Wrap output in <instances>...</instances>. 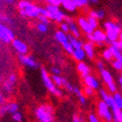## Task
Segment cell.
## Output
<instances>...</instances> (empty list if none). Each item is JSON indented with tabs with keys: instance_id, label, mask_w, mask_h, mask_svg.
I'll return each mask as SVG.
<instances>
[{
	"instance_id": "1",
	"label": "cell",
	"mask_w": 122,
	"mask_h": 122,
	"mask_svg": "<svg viewBox=\"0 0 122 122\" xmlns=\"http://www.w3.org/2000/svg\"><path fill=\"white\" fill-rule=\"evenodd\" d=\"M19 7V13L22 17H29V18H38L40 15V7L35 5L27 0H21L18 3Z\"/></svg>"
},
{
	"instance_id": "2",
	"label": "cell",
	"mask_w": 122,
	"mask_h": 122,
	"mask_svg": "<svg viewBox=\"0 0 122 122\" xmlns=\"http://www.w3.org/2000/svg\"><path fill=\"white\" fill-rule=\"evenodd\" d=\"M35 116L39 122H55L54 110L51 105L43 104L35 109Z\"/></svg>"
},
{
	"instance_id": "3",
	"label": "cell",
	"mask_w": 122,
	"mask_h": 122,
	"mask_svg": "<svg viewBox=\"0 0 122 122\" xmlns=\"http://www.w3.org/2000/svg\"><path fill=\"white\" fill-rule=\"evenodd\" d=\"M41 77H42V81L46 86V88L50 91L52 94H54L55 96H58V97H61L63 95V91L60 89V87H57L56 85H55L52 77L50 76L49 72L47 71V70L45 68L41 69Z\"/></svg>"
},
{
	"instance_id": "4",
	"label": "cell",
	"mask_w": 122,
	"mask_h": 122,
	"mask_svg": "<svg viewBox=\"0 0 122 122\" xmlns=\"http://www.w3.org/2000/svg\"><path fill=\"white\" fill-rule=\"evenodd\" d=\"M97 114H98L100 119L104 120L105 122H112V120H113V115H112L111 109L102 100L97 103Z\"/></svg>"
},
{
	"instance_id": "5",
	"label": "cell",
	"mask_w": 122,
	"mask_h": 122,
	"mask_svg": "<svg viewBox=\"0 0 122 122\" xmlns=\"http://www.w3.org/2000/svg\"><path fill=\"white\" fill-rule=\"evenodd\" d=\"M99 71H100V76H101L102 81H104L106 83V85H107L108 90L110 91L112 94L114 92H116V91H117V87H116V84L114 83L113 77H112L110 72H109L107 70H105V69H103V70H101Z\"/></svg>"
},
{
	"instance_id": "6",
	"label": "cell",
	"mask_w": 122,
	"mask_h": 122,
	"mask_svg": "<svg viewBox=\"0 0 122 122\" xmlns=\"http://www.w3.org/2000/svg\"><path fill=\"white\" fill-rule=\"evenodd\" d=\"M14 39L15 35L12 32V30H10L3 24H0V41L5 44H9V43H12Z\"/></svg>"
},
{
	"instance_id": "7",
	"label": "cell",
	"mask_w": 122,
	"mask_h": 122,
	"mask_svg": "<svg viewBox=\"0 0 122 122\" xmlns=\"http://www.w3.org/2000/svg\"><path fill=\"white\" fill-rule=\"evenodd\" d=\"M19 61L23 66H25L30 69H36L38 66L36 61L32 57L27 56V55H19Z\"/></svg>"
},
{
	"instance_id": "8",
	"label": "cell",
	"mask_w": 122,
	"mask_h": 122,
	"mask_svg": "<svg viewBox=\"0 0 122 122\" xmlns=\"http://www.w3.org/2000/svg\"><path fill=\"white\" fill-rule=\"evenodd\" d=\"M83 81H84L85 86H88V87L92 88L94 90L99 89V87H100L99 81H97V78L95 76H91V75H88L86 76H84L83 77Z\"/></svg>"
},
{
	"instance_id": "9",
	"label": "cell",
	"mask_w": 122,
	"mask_h": 122,
	"mask_svg": "<svg viewBox=\"0 0 122 122\" xmlns=\"http://www.w3.org/2000/svg\"><path fill=\"white\" fill-rule=\"evenodd\" d=\"M12 45L13 48L16 50V52L19 55H27L28 53V47L24 42H22L21 40L18 39H14L12 41Z\"/></svg>"
},
{
	"instance_id": "10",
	"label": "cell",
	"mask_w": 122,
	"mask_h": 122,
	"mask_svg": "<svg viewBox=\"0 0 122 122\" xmlns=\"http://www.w3.org/2000/svg\"><path fill=\"white\" fill-rule=\"evenodd\" d=\"M16 82H17V76L14 75V74L10 75L8 76V78L3 83V89L7 93H10L11 91L13 90V87H14V85L16 84Z\"/></svg>"
},
{
	"instance_id": "11",
	"label": "cell",
	"mask_w": 122,
	"mask_h": 122,
	"mask_svg": "<svg viewBox=\"0 0 122 122\" xmlns=\"http://www.w3.org/2000/svg\"><path fill=\"white\" fill-rule=\"evenodd\" d=\"M1 107L2 111L4 114L6 113H9V114H13L17 111H19V105H18V103L16 102H8V103H4V104L0 105Z\"/></svg>"
},
{
	"instance_id": "12",
	"label": "cell",
	"mask_w": 122,
	"mask_h": 122,
	"mask_svg": "<svg viewBox=\"0 0 122 122\" xmlns=\"http://www.w3.org/2000/svg\"><path fill=\"white\" fill-rule=\"evenodd\" d=\"M92 37H93V43H95V44L106 42V35L102 30L95 29L92 33Z\"/></svg>"
},
{
	"instance_id": "13",
	"label": "cell",
	"mask_w": 122,
	"mask_h": 122,
	"mask_svg": "<svg viewBox=\"0 0 122 122\" xmlns=\"http://www.w3.org/2000/svg\"><path fill=\"white\" fill-rule=\"evenodd\" d=\"M77 22H78V26H80V28L82 30L83 32H85L87 35L88 34H92L93 33V31L94 30L90 27V25L88 24V22H87V20L85 19V18H78V20H77Z\"/></svg>"
},
{
	"instance_id": "14",
	"label": "cell",
	"mask_w": 122,
	"mask_h": 122,
	"mask_svg": "<svg viewBox=\"0 0 122 122\" xmlns=\"http://www.w3.org/2000/svg\"><path fill=\"white\" fill-rule=\"evenodd\" d=\"M104 29L106 30V31H113V32H116L117 34H120L121 30H122V27L117 23L108 21V22L104 23Z\"/></svg>"
},
{
	"instance_id": "15",
	"label": "cell",
	"mask_w": 122,
	"mask_h": 122,
	"mask_svg": "<svg viewBox=\"0 0 122 122\" xmlns=\"http://www.w3.org/2000/svg\"><path fill=\"white\" fill-rule=\"evenodd\" d=\"M76 69H77V71L80 72V75L82 77L90 75V69H89V66L86 64H85V63H83V62H78V64L76 66Z\"/></svg>"
},
{
	"instance_id": "16",
	"label": "cell",
	"mask_w": 122,
	"mask_h": 122,
	"mask_svg": "<svg viewBox=\"0 0 122 122\" xmlns=\"http://www.w3.org/2000/svg\"><path fill=\"white\" fill-rule=\"evenodd\" d=\"M82 49L85 53V56L88 57L89 59H93L94 58V49H93V44L92 43H85L82 46Z\"/></svg>"
},
{
	"instance_id": "17",
	"label": "cell",
	"mask_w": 122,
	"mask_h": 122,
	"mask_svg": "<svg viewBox=\"0 0 122 122\" xmlns=\"http://www.w3.org/2000/svg\"><path fill=\"white\" fill-rule=\"evenodd\" d=\"M71 56L75 60H76L77 62H82V61L85 59V57H86L82 48L81 49H75L74 52L71 54Z\"/></svg>"
},
{
	"instance_id": "18",
	"label": "cell",
	"mask_w": 122,
	"mask_h": 122,
	"mask_svg": "<svg viewBox=\"0 0 122 122\" xmlns=\"http://www.w3.org/2000/svg\"><path fill=\"white\" fill-rule=\"evenodd\" d=\"M68 39H69V42L71 43V45L72 46L74 49H81L82 46H83V43L76 37H74L72 35H68Z\"/></svg>"
},
{
	"instance_id": "19",
	"label": "cell",
	"mask_w": 122,
	"mask_h": 122,
	"mask_svg": "<svg viewBox=\"0 0 122 122\" xmlns=\"http://www.w3.org/2000/svg\"><path fill=\"white\" fill-rule=\"evenodd\" d=\"M61 5H63V7H64L66 10L70 11V12H74V11H76V8H77L74 0H64Z\"/></svg>"
},
{
	"instance_id": "20",
	"label": "cell",
	"mask_w": 122,
	"mask_h": 122,
	"mask_svg": "<svg viewBox=\"0 0 122 122\" xmlns=\"http://www.w3.org/2000/svg\"><path fill=\"white\" fill-rule=\"evenodd\" d=\"M69 24V28H70V33L71 35H72L74 37L76 38H80L81 37V33H80V30H78V27L76 26V24L74 22V21H71Z\"/></svg>"
},
{
	"instance_id": "21",
	"label": "cell",
	"mask_w": 122,
	"mask_h": 122,
	"mask_svg": "<svg viewBox=\"0 0 122 122\" xmlns=\"http://www.w3.org/2000/svg\"><path fill=\"white\" fill-rule=\"evenodd\" d=\"M112 97H113L115 107L120 109V110H122V94L116 91V92H114L112 94Z\"/></svg>"
},
{
	"instance_id": "22",
	"label": "cell",
	"mask_w": 122,
	"mask_h": 122,
	"mask_svg": "<svg viewBox=\"0 0 122 122\" xmlns=\"http://www.w3.org/2000/svg\"><path fill=\"white\" fill-rule=\"evenodd\" d=\"M55 38H56V40L60 43V44H65V43L69 42V39H68V35H66V33L62 32V31H57L56 34H55Z\"/></svg>"
},
{
	"instance_id": "23",
	"label": "cell",
	"mask_w": 122,
	"mask_h": 122,
	"mask_svg": "<svg viewBox=\"0 0 122 122\" xmlns=\"http://www.w3.org/2000/svg\"><path fill=\"white\" fill-rule=\"evenodd\" d=\"M109 50H110L111 54H112V57L115 59V60H117V61H120V62L122 63V52L119 48H115L113 46H110L108 48Z\"/></svg>"
},
{
	"instance_id": "24",
	"label": "cell",
	"mask_w": 122,
	"mask_h": 122,
	"mask_svg": "<svg viewBox=\"0 0 122 122\" xmlns=\"http://www.w3.org/2000/svg\"><path fill=\"white\" fill-rule=\"evenodd\" d=\"M112 115H113V120L112 122H122V110L114 107L111 109Z\"/></svg>"
},
{
	"instance_id": "25",
	"label": "cell",
	"mask_w": 122,
	"mask_h": 122,
	"mask_svg": "<svg viewBox=\"0 0 122 122\" xmlns=\"http://www.w3.org/2000/svg\"><path fill=\"white\" fill-rule=\"evenodd\" d=\"M105 35H106V42H108V43H112V42H115V41H118L119 34H117L116 32L106 31Z\"/></svg>"
},
{
	"instance_id": "26",
	"label": "cell",
	"mask_w": 122,
	"mask_h": 122,
	"mask_svg": "<svg viewBox=\"0 0 122 122\" xmlns=\"http://www.w3.org/2000/svg\"><path fill=\"white\" fill-rule=\"evenodd\" d=\"M89 16L93 17V18H96L97 20H98V19H103L104 16H105V12L103 11V10H101V9L96 10V11L92 10V11L89 12Z\"/></svg>"
},
{
	"instance_id": "27",
	"label": "cell",
	"mask_w": 122,
	"mask_h": 122,
	"mask_svg": "<svg viewBox=\"0 0 122 122\" xmlns=\"http://www.w3.org/2000/svg\"><path fill=\"white\" fill-rule=\"evenodd\" d=\"M65 14H64V12L63 11H61V10H59L56 14H54L53 15V17H52V19L53 20H55L56 22H58V23H62L63 21H64V19H65Z\"/></svg>"
},
{
	"instance_id": "28",
	"label": "cell",
	"mask_w": 122,
	"mask_h": 122,
	"mask_svg": "<svg viewBox=\"0 0 122 122\" xmlns=\"http://www.w3.org/2000/svg\"><path fill=\"white\" fill-rule=\"evenodd\" d=\"M51 77H52V80H53V82L55 83V85H56L57 87L63 86V78L64 77L60 76H56V75H53Z\"/></svg>"
},
{
	"instance_id": "29",
	"label": "cell",
	"mask_w": 122,
	"mask_h": 122,
	"mask_svg": "<svg viewBox=\"0 0 122 122\" xmlns=\"http://www.w3.org/2000/svg\"><path fill=\"white\" fill-rule=\"evenodd\" d=\"M46 9L50 12V14H51V16L53 17V15L54 14H56L57 12L60 10V8H59V6H57V5H54V4H48V6L46 7ZM52 17H51V19H52Z\"/></svg>"
},
{
	"instance_id": "30",
	"label": "cell",
	"mask_w": 122,
	"mask_h": 122,
	"mask_svg": "<svg viewBox=\"0 0 122 122\" xmlns=\"http://www.w3.org/2000/svg\"><path fill=\"white\" fill-rule=\"evenodd\" d=\"M86 20H87L88 24L90 25V27L92 28L93 30H95V29L97 28V26H98V20H97L96 18H93V17H91V16H88Z\"/></svg>"
},
{
	"instance_id": "31",
	"label": "cell",
	"mask_w": 122,
	"mask_h": 122,
	"mask_svg": "<svg viewBox=\"0 0 122 122\" xmlns=\"http://www.w3.org/2000/svg\"><path fill=\"white\" fill-rule=\"evenodd\" d=\"M87 121L88 122H102L99 116L96 115L95 113H89L87 116Z\"/></svg>"
},
{
	"instance_id": "32",
	"label": "cell",
	"mask_w": 122,
	"mask_h": 122,
	"mask_svg": "<svg viewBox=\"0 0 122 122\" xmlns=\"http://www.w3.org/2000/svg\"><path fill=\"white\" fill-rule=\"evenodd\" d=\"M62 46H63V48H64V50H65L66 53H68V54H70V55H71L72 52H74V50H75V49L72 48V46L71 45L70 42L65 43V44H63Z\"/></svg>"
},
{
	"instance_id": "33",
	"label": "cell",
	"mask_w": 122,
	"mask_h": 122,
	"mask_svg": "<svg viewBox=\"0 0 122 122\" xmlns=\"http://www.w3.org/2000/svg\"><path fill=\"white\" fill-rule=\"evenodd\" d=\"M63 86L69 91V92L72 93V90H74V85H71L66 78H63Z\"/></svg>"
},
{
	"instance_id": "34",
	"label": "cell",
	"mask_w": 122,
	"mask_h": 122,
	"mask_svg": "<svg viewBox=\"0 0 122 122\" xmlns=\"http://www.w3.org/2000/svg\"><path fill=\"white\" fill-rule=\"evenodd\" d=\"M37 29H38V31L41 32V33H46L48 31V24L39 22L38 25H37Z\"/></svg>"
},
{
	"instance_id": "35",
	"label": "cell",
	"mask_w": 122,
	"mask_h": 122,
	"mask_svg": "<svg viewBox=\"0 0 122 122\" xmlns=\"http://www.w3.org/2000/svg\"><path fill=\"white\" fill-rule=\"evenodd\" d=\"M12 119H13L15 122H22L23 115H22V113L20 111H17V112L12 114Z\"/></svg>"
},
{
	"instance_id": "36",
	"label": "cell",
	"mask_w": 122,
	"mask_h": 122,
	"mask_svg": "<svg viewBox=\"0 0 122 122\" xmlns=\"http://www.w3.org/2000/svg\"><path fill=\"white\" fill-rule=\"evenodd\" d=\"M102 57L104 58L105 60H107V61H110L113 57H112V54H111V52H110V50L109 49H106V50H104L102 52Z\"/></svg>"
},
{
	"instance_id": "37",
	"label": "cell",
	"mask_w": 122,
	"mask_h": 122,
	"mask_svg": "<svg viewBox=\"0 0 122 122\" xmlns=\"http://www.w3.org/2000/svg\"><path fill=\"white\" fill-rule=\"evenodd\" d=\"M61 31H62V32H64V33H66V34H68V33L70 32L69 24L66 23V22L63 21L62 23H61Z\"/></svg>"
},
{
	"instance_id": "38",
	"label": "cell",
	"mask_w": 122,
	"mask_h": 122,
	"mask_svg": "<svg viewBox=\"0 0 122 122\" xmlns=\"http://www.w3.org/2000/svg\"><path fill=\"white\" fill-rule=\"evenodd\" d=\"M112 66H113V69H115L116 71H121L122 70V63L120 61L114 60L112 62Z\"/></svg>"
},
{
	"instance_id": "39",
	"label": "cell",
	"mask_w": 122,
	"mask_h": 122,
	"mask_svg": "<svg viewBox=\"0 0 122 122\" xmlns=\"http://www.w3.org/2000/svg\"><path fill=\"white\" fill-rule=\"evenodd\" d=\"M76 7L80 8V7H83V6H86L88 4V1L87 0H74Z\"/></svg>"
},
{
	"instance_id": "40",
	"label": "cell",
	"mask_w": 122,
	"mask_h": 122,
	"mask_svg": "<svg viewBox=\"0 0 122 122\" xmlns=\"http://www.w3.org/2000/svg\"><path fill=\"white\" fill-rule=\"evenodd\" d=\"M83 93L85 96H92L94 94V89L90 88L88 86H85L84 89H83Z\"/></svg>"
},
{
	"instance_id": "41",
	"label": "cell",
	"mask_w": 122,
	"mask_h": 122,
	"mask_svg": "<svg viewBox=\"0 0 122 122\" xmlns=\"http://www.w3.org/2000/svg\"><path fill=\"white\" fill-rule=\"evenodd\" d=\"M99 96L101 97V99H102V101H104L106 98H107V97H108V92H107V91L105 90V89H103V88H99Z\"/></svg>"
},
{
	"instance_id": "42",
	"label": "cell",
	"mask_w": 122,
	"mask_h": 122,
	"mask_svg": "<svg viewBox=\"0 0 122 122\" xmlns=\"http://www.w3.org/2000/svg\"><path fill=\"white\" fill-rule=\"evenodd\" d=\"M40 15H43V16H45L47 18H49V19H51V14H50V12H49L46 8H40Z\"/></svg>"
},
{
	"instance_id": "43",
	"label": "cell",
	"mask_w": 122,
	"mask_h": 122,
	"mask_svg": "<svg viewBox=\"0 0 122 122\" xmlns=\"http://www.w3.org/2000/svg\"><path fill=\"white\" fill-rule=\"evenodd\" d=\"M78 101H80V103L81 105H85L86 104V102H87V99H86V96H85L83 93L81 95L78 96Z\"/></svg>"
},
{
	"instance_id": "44",
	"label": "cell",
	"mask_w": 122,
	"mask_h": 122,
	"mask_svg": "<svg viewBox=\"0 0 122 122\" xmlns=\"http://www.w3.org/2000/svg\"><path fill=\"white\" fill-rule=\"evenodd\" d=\"M38 19H39L40 22L45 23V24H49V22H50V19H49V18L43 16V15H39V16H38Z\"/></svg>"
},
{
	"instance_id": "45",
	"label": "cell",
	"mask_w": 122,
	"mask_h": 122,
	"mask_svg": "<svg viewBox=\"0 0 122 122\" xmlns=\"http://www.w3.org/2000/svg\"><path fill=\"white\" fill-rule=\"evenodd\" d=\"M72 93H75V94L78 97L80 95H81L83 92L81 91V89L80 87H77V86H74V90H72Z\"/></svg>"
},
{
	"instance_id": "46",
	"label": "cell",
	"mask_w": 122,
	"mask_h": 122,
	"mask_svg": "<svg viewBox=\"0 0 122 122\" xmlns=\"http://www.w3.org/2000/svg\"><path fill=\"white\" fill-rule=\"evenodd\" d=\"M51 72H52L53 75H56V76H60L61 75L60 69L56 68V66H53V68H51Z\"/></svg>"
},
{
	"instance_id": "47",
	"label": "cell",
	"mask_w": 122,
	"mask_h": 122,
	"mask_svg": "<svg viewBox=\"0 0 122 122\" xmlns=\"http://www.w3.org/2000/svg\"><path fill=\"white\" fill-rule=\"evenodd\" d=\"M72 122H84L81 117H80L78 115H74L72 116Z\"/></svg>"
},
{
	"instance_id": "48",
	"label": "cell",
	"mask_w": 122,
	"mask_h": 122,
	"mask_svg": "<svg viewBox=\"0 0 122 122\" xmlns=\"http://www.w3.org/2000/svg\"><path fill=\"white\" fill-rule=\"evenodd\" d=\"M96 66H97V69H98L99 71L104 69V64H103L102 61H98V62L96 63Z\"/></svg>"
},
{
	"instance_id": "49",
	"label": "cell",
	"mask_w": 122,
	"mask_h": 122,
	"mask_svg": "<svg viewBox=\"0 0 122 122\" xmlns=\"http://www.w3.org/2000/svg\"><path fill=\"white\" fill-rule=\"evenodd\" d=\"M45 1H47L49 4H54V5H57V6H60L61 5L59 3L58 0H45Z\"/></svg>"
},
{
	"instance_id": "50",
	"label": "cell",
	"mask_w": 122,
	"mask_h": 122,
	"mask_svg": "<svg viewBox=\"0 0 122 122\" xmlns=\"http://www.w3.org/2000/svg\"><path fill=\"white\" fill-rule=\"evenodd\" d=\"M4 103H5V97L1 92H0V105L4 104Z\"/></svg>"
},
{
	"instance_id": "51",
	"label": "cell",
	"mask_w": 122,
	"mask_h": 122,
	"mask_svg": "<svg viewBox=\"0 0 122 122\" xmlns=\"http://www.w3.org/2000/svg\"><path fill=\"white\" fill-rule=\"evenodd\" d=\"M118 44H119V49H120L121 52H122V41L118 40Z\"/></svg>"
},
{
	"instance_id": "52",
	"label": "cell",
	"mask_w": 122,
	"mask_h": 122,
	"mask_svg": "<svg viewBox=\"0 0 122 122\" xmlns=\"http://www.w3.org/2000/svg\"><path fill=\"white\" fill-rule=\"evenodd\" d=\"M118 81H119V84H120V86L122 87V76H120V77H119V80H118Z\"/></svg>"
},
{
	"instance_id": "53",
	"label": "cell",
	"mask_w": 122,
	"mask_h": 122,
	"mask_svg": "<svg viewBox=\"0 0 122 122\" xmlns=\"http://www.w3.org/2000/svg\"><path fill=\"white\" fill-rule=\"evenodd\" d=\"M4 115V113H3V111H2V109H1V107H0V118H1L2 116Z\"/></svg>"
},
{
	"instance_id": "54",
	"label": "cell",
	"mask_w": 122,
	"mask_h": 122,
	"mask_svg": "<svg viewBox=\"0 0 122 122\" xmlns=\"http://www.w3.org/2000/svg\"><path fill=\"white\" fill-rule=\"evenodd\" d=\"M88 2H92V3H97L98 2V0H87Z\"/></svg>"
},
{
	"instance_id": "55",
	"label": "cell",
	"mask_w": 122,
	"mask_h": 122,
	"mask_svg": "<svg viewBox=\"0 0 122 122\" xmlns=\"http://www.w3.org/2000/svg\"><path fill=\"white\" fill-rule=\"evenodd\" d=\"M119 38H120V41H122V30H121V33L119 34Z\"/></svg>"
},
{
	"instance_id": "56",
	"label": "cell",
	"mask_w": 122,
	"mask_h": 122,
	"mask_svg": "<svg viewBox=\"0 0 122 122\" xmlns=\"http://www.w3.org/2000/svg\"><path fill=\"white\" fill-rule=\"evenodd\" d=\"M5 1L8 2V3H12V2H13V0H5Z\"/></svg>"
},
{
	"instance_id": "57",
	"label": "cell",
	"mask_w": 122,
	"mask_h": 122,
	"mask_svg": "<svg viewBox=\"0 0 122 122\" xmlns=\"http://www.w3.org/2000/svg\"><path fill=\"white\" fill-rule=\"evenodd\" d=\"M58 1H59V3H60V4H62V2L64 1V0H58Z\"/></svg>"
},
{
	"instance_id": "58",
	"label": "cell",
	"mask_w": 122,
	"mask_h": 122,
	"mask_svg": "<svg viewBox=\"0 0 122 122\" xmlns=\"http://www.w3.org/2000/svg\"><path fill=\"white\" fill-rule=\"evenodd\" d=\"M0 83H1V78H0Z\"/></svg>"
},
{
	"instance_id": "59",
	"label": "cell",
	"mask_w": 122,
	"mask_h": 122,
	"mask_svg": "<svg viewBox=\"0 0 122 122\" xmlns=\"http://www.w3.org/2000/svg\"><path fill=\"white\" fill-rule=\"evenodd\" d=\"M0 24H1V23H0Z\"/></svg>"
}]
</instances>
